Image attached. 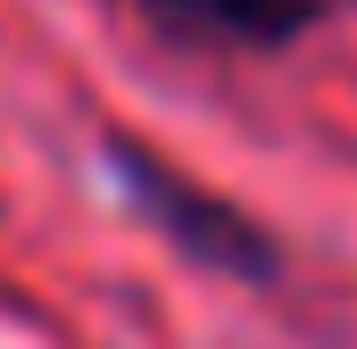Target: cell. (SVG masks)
I'll return each instance as SVG.
<instances>
[{"mask_svg": "<svg viewBox=\"0 0 357 349\" xmlns=\"http://www.w3.org/2000/svg\"><path fill=\"white\" fill-rule=\"evenodd\" d=\"M150 8L199 42H291V34L324 25L341 0H150Z\"/></svg>", "mask_w": 357, "mask_h": 349, "instance_id": "cell-1", "label": "cell"}]
</instances>
